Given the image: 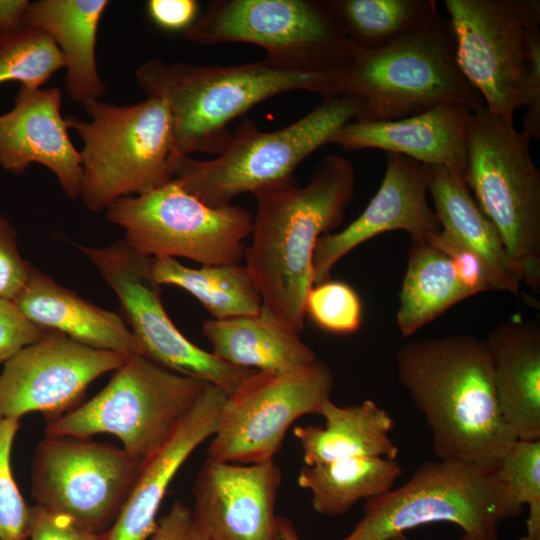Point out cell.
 I'll use <instances>...</instances> for the list:
<instances>
[{"label":"cell","instance_id":"obj_44","mask_svg":"<svg viewBox=\"0 0 540 540\" xmlns=\"http://www.w3.org/2000/svg\"><path fill=\"white\" fill-rule=\"evenodd\" d=\"M184 540H211L203 532H201L193 523L191 524Z\"/></svg>","mask_w":540,"mask_h":540},{"label":"cell","instance_id":"obj_4","mask_svg":"<svg viewBox=\"0 0 540 540\" xmlns=\"http://www.w3.org/2000/svg\"><path fill=\"white\" fill-rule=\"evenodd\" d=\"M461 71L485 107L540 137V1L445 0Z\"/></svg>","mask_w":540,"mask_h":540},{"label":"cell","instance_id":"obj_41","mask_svg":"<svg viewBox=\"0 0 540 540\" xmlns=\"http://www.w3.org/2000/svg\"><path fill=\"white\" fill-rule=\"evenodd\" d=\"M191 524V510L182 502L175 501L168 513L158 521L150 540H184Z\"/></svg>","mask_w":540,"mask_h":540},{"label":"cell","instance_id":"obj_20","mask_svg":"<svg viewBox=\"0 0 540 540\" xmlns=\"http://www.w3.org/2000/svg\"><path fill=\"white\" fill-rule=\"evenodd\" d=\"M472 110L454 103L388 121H351L330 139L345 150L379 149L428 166H442L465 182Z\"/></svg>","mask_w":540,"mask_h":540},{"label":"cell","instance_id":"obj_37","mask_svg":"<svg viewBox=\"0 0 540 540\" xmlns=\"http://www.w3.org/2000/svg\"><path fill=\"white\" fill-rule=\"evenodd\" d=\"M16 237L10 220L0 214V299L11 302L24 290L31 265L20 256Z\"/></svg>","mask_w":540,"mask_h":540},{"label":"cell","instance_id":"obj_36","mask_svg":"<svg viewBox=\"0 0 540 540\" xmlns=\"http://www.w3.org/2000/svg\"><path fill=\"white\" fill-rule=\"evenodd\" d=\"M452 260L460 281L472 295L492 290L508 291L500 276L478 254L442 231L428 239Z\"/></svg>","mask_w":540,"mask_h":540},{"label":"cell","instance_id":"obj_39","mask_svg":"<svg viewBox=\"0 0 540 540\" xmlns=\"http://www.w3.org/2000/svg\"><path fill=\"white\" fill-rule=\"evenodd\" d=\"M92 533L63 514L32 506L28 540H99Z\"/></svg>","mask_w":540,"mask_h":540},{"label":"cell","instance_id":"obj_14","mask_svg":"<svg viewBox=\"0 0 540 540\" xmlns=\"http://www.w3.org/2000/svg\"><path fill=\"white\" fill-rule=\"evenodd\" d=\"M142 465L122 447L45 437L34 452L32 498L36 506L101 535L120 514Z\"/></svg>","mask_w":540,"mask_h":540},{"label":"cell","instance_id":"obj_43","mask_svg":"<svg viewBox=\"0 0 540 540\" xmlns=\"http://www.w3.org/2000/svg\"><path fill=\"white\" fill-rule=\"evenodd\" d=\"M278 528L281 540H302L289 518L278 516Z\"/></svg>","mask_w":540,"mask_h":540},{"label":"cell","instance_id":"obj_17","mask_svg":"<svg viewBox=\"0 0 540 540\" xmlns=\"http://www.w3.org/2000/svg\"><path fill=\"white\" fill-rule=\"evenodd\" d=\"M281 478L274 460L207 458L193 486L192 523L211 540H281L275 514Z\"/></svg>","mask_w":540,"mask_h":540},{"label":"cell","instance_id":"obj_31","mask_svg":"<svg viewBox=\"0 0 540 540\" xmlns=\"http://www.w3.org/2000/svg\"><path fill=\"white\" fill-rule=\"evenodd\" d=\"M348 40L376 50L415 31L439 11L435 0H327Z\"/></svg>","mask_w":540,"mask_h":540},{"label":"cell","instance_id":"obj_26","mask_svg":"<svg viewBox=\"0 0 540 540\" xmlns=\"http://www.w3.org/2000/svg\"><path fill=\"white\" fill-rule=\"evenodd\" d=\"M325 426H297L305 465L353 457H383L396 460L399 449L390 437L394 420L387 410L367 399L353 406L327 400L321 411Z\"/></svg>","mask_w":540,"mask_h":540},{"label":"cell","instance_id":"obj_12","mask_svg":"<svg viewBox=\"0 0 540 540\" xmlns=\"http://www.w3.org/2000/svg\"><path fill=\"white\" fill-rule=\"evenodd\" d=\"M106 219L124 230L123 242L137 254L224 265L243 260L253 215L237 205L208 206L171 180L118 199L106 209Z\"/></svg>","mask_w":540,"mask_h":540},{"label":"cell","instance_id":"obj_42","mask_svg":"<svg viewBox=\"0 0 540 540\" xmlns=\"http://www.w3.org/2000/svg\"><path fill=\"white\" fill-rule=\"evenodd\" d=\"M27 0H0V35L23 27Z\"/></svg>","mask_w":540,"mask_h":540},{"label":"cell","instance_id":"obj_29","mask_svg":"<svg viewBox=\"0 0 540 540\" xmlns=\"http://www.w3.org/2000/svg\"><path fill=\"white\" fill-rule=\"evenodd\" d=\"M402 475L397 460L353 457L304 465L298 485L312 494V507L321 515L346 514L360 500L379 496L394 487Z\"/></svg>","mask_w":540,"mask_h":540},{"label":"cell","instance_id":"obj_5","mask_svg":"<svg viewBox=\"0 0 540 540\" xmlns=\"http://www.w3.org/2000/svg\"><path fill=\"white\" fill-rule=\"evenodd\" d=\"M340 95L363 102L357 121H388L454 103L473 112L485 107L460 69L454 32L438 13L386 47L367 50L350 42Z\"/></svg>","mask_w":540,"mask_h":540},{"label":"cell","instance_id":"obj_1","mask_svg":"<svg viewBox=\"0 0 540 540\" xmlns=\"http://www.w3.org/2000/svg\"><path fill=\"white\" fill-rule=\"evenodd\" d=\"M396 367L438 459L496 469L517 438L499 408L485 340L457 334L410 341L397 351Z\"/></svg>","mask_w":540,"mask_h":540},{"label":"cell","instance_id":"obj_35","mask_svg":"<svg viewBox=\"0 0 540 540\" xmlns=\"http://www.w3.org/2000/svg\"><path fill=\"white\" fill-rule=\"evenodd\" d=\"M19 419H0V539L28 540L31 508L13 476L11 453Z\"/></svg>","mask_w":540,"mask_h":540},{"label":"cell","instance_id":"obj_38","mask_svg":"<svg viewBox=\"0 0 540 540\" xmlns=\"http://www.w3.org/2000/svg\"><path fill=\"white\" fill-rule=\"evenodd\" d=\"M49 331L28 320L14 302L0 299V365Z\"/></svg>","mask_w":540,"mask_h":540},{"label":"cell","instance_id":"obj_7","mask_svg":"<svg viewBox=\"0 0 540 540\" xmlns=\"http://www.w3.org/2000/svg\"><path fill=\"white\" fill-rule=\"evenodd\" d=\"M522 512L496 469L438 459L422 463L400 487L366 500L362 517L341 540H390L439 522L455 524L470 540H499L500 525Z\"/></svg>","mask_w":540,"mask_h":540},{"label":"cell","instance_id":"obj_22","mask_svg":"<svg viewBox=\"0 0 540 540\" xmlns=\"http://www.w3.org/2000/svg\"><path fill=\"white\" fill-rule=\"evenodd\" d=\"M14 303L32 323L81 344L144 356L142 345L123 318L83 299L32 264L26 286Z\"/></svg>","mask_w":540,"mask_h":540},{"label":"cell","instance_id":"obj_32","mask_svg":"<svg viewBox=\"0 0 540 540\" xmlns=\"http://www.w3.org/2000/svg\"><path fill=\"white\" fill-rule=\"evenodd\" d=\"M62 68L63 55L47 33L23 26L0 35V84L18 81L38 89Z\"/></svg>","mask_w":540,"mask_h":540},{"label":"cell","instance_id":"obj_6","mask_svg":"<svg viewBox=\"0 0 540 540\" xmlns=\"http://www.w3.org/2000/svg\"><path fill=\"white\" fill-rule=\"evenodd\" d=\"M363 102L352 95L325 98L299 120L279 130L261 131L244 119L224 151L213 159L191 156L172 164V180L211 207L231 205L244 193L292 182L299 164L344 125L357 119Z\"/></svg>","mask_w":540,"mask_h":540},{"label":"cell","instance_id":"obj_10","mask_svg":"<svg viewBox=\"0 0 540 540\" xmlns=\"http://www.w3.org/2000/svg\"><path fill=\"white\" fill-rule=\"evenodd\" d=\"M206 385L132 355L98 394L52 420L45 437L111 434L144 464L169 440Z\"/></svg>","mask_w":540,"mask_h":540},{"label":"cell","instance_id":"obj_21","mask_svg":"<svg viewBox=\"0 0 540 540\" xmlns=\"http://www.w3.org/2000/svg\"><path fill=\"white\" fill-rule=\"evenodd\" d=\"M227 395L217 386H205L169 440L142 465L120 514L99 540H150L170 483L193 451L214 435Z\"/></svg>","mask_w":540,"mask_h":540},{"label":"cell","instance_id":"obj_34","mask_svg":"<svg viewBox=\"0 0 540 540\" xmlns=\"http://www.w3.org/2000/svg\"><path fill=\"white\" fill-rule=\"evenodd\" d=\"M305 312L321 329L334 334H352L362 323V302L349 284L327 280L313 285L307 294Z\"/></svg>","mask_w":540,"mask_h":540},{"label":"cell","instance_id":"obj_13","mask_svg":"<svg viewBox=\"0 0 540 540\" xmlns=\"http://www.w3.org/2000/svg\"><path fill=\"white\" fill-rule=\"evenodd\" d=\"M333 385L332 369L318 358L290 372H252L227 395L207 458L238 464L274 460L294 421L321 415Z\"/></svg>","mask_w":540,"mask_h":540},{"label":"cell","instance_id":"obj_46","mask_svg":"<svg viewBox=\"0 0 540 540\" xmlns=\"http://www.w3.org/2000/svg\"><path fill=\"white\" fill-rule=\"evenodd\" d=\"M518 540H540V537H531L525 534L524 536L520 537Z\"/></svg>","mask_w":540,"mask_h":540},{"label":"cell","instance_id":"obj_28","mask_svg":"<svg viewBox=\"0 0 540 540\" xmlns=\"http://www.w3.org/2000/svg\"><path fill=\"white\" fill-rule=\"evenodd\" d=\"M471 294L450 257L430 240L411 241L396 323L409 337Z\"/></svg>","mask_w":540,"mask_h":540},{"label":"cell","instance_id":"obj_2","mask_svg":"<svg viewBox=\"0 0 540 540\" xmlns=\"http://www.w3.org/2000/svg\"><path fill=\"white\" fill-rule=\"evenodd\" d=\"M352 162L340 155L322 158L309 182L265 187L257 200L251 240L244 257L262 306L301 333L305 301L313 286L318 239L340 226L355 192Z\"/></svg>","mask_w":540,"mask_h":540},{"label":"cell","instance_id":"obj_25","mask_svg":"<svg viewBox=\"0 0 540 540\" xmlns=\"http://www.w3.org/2000/svg\"><path fill=\"white\" fill-rule=\"evenodd\" d=\"M202 335L216 357L239 368L284 373L317 359L297 330L263 306L254 316L205 320Z\"/></svg>","mask_w":540,"mask_h":540},{"label":"cell","instance_id":"obj_9","mask_svg":"<svg viewBox=\"0 0 540 540\" xmlns=\"http://www.w3.org/2000/svg\"><path fill=\"white\" fill-rule=\"evenodd\" d=\"M530 139L513 119L483 107L472 112L465 183L497 229L522 281L540 285V171Z\"/></svg>","mask_w":540,"mask_h":540},{"label":"cell","instance_id":"obj_27","mask_svg":"<svg viewBox=\"0 0 540 540\" xmlns=\"http://www.w3.org/2000/svg\"><path fill=\"white\" fill-rule=\"evenodd\" d=\"M428 170V192L441 231L484 259L504 281L508 292L517 295L522 282L521 272L466 183L442 166H428Z\"/></svg>","mask_w":540,"mask_h":540},{"label":"cell","instance_id":"obj_8","mask_svg":"<svg viewBox=\"0 0 540 540\" xmlns=\"http://www.w3.org/2000/svg\"><path fill=\"white\" fill-rule=\"evenodd\" d=\"M83 106L89 121L65 119L82 139L80 197L90 211L172 180V122L165 102L147 97L129 106L101 100Z\"/></svg>","mask_w":540,"mask_h":540},{"label":"cell","instance_id":"obj_19","mask_svg":"<svg viewBox=\"0 0 540 540\" xmlns=\"http://www.w3.org/2000/svg\"><path fill=\"white\" fill-rule=\"evenodd\" d=\"M61 103L58 88H20L13 108L0 115V167L20 175L33 163L43 165L55 174L66 196L76 199L82 185L81 158Z\"/></svg>","mask_w":540,"mask_h":540},{"label":"cell","instance_id":"obj_23","mask_svg":"<svg viewBox=\"0 0 540 540\" xmlns=\"http://www.w3.org/2000/svg\"><path fill=\"white\" fill-rule=\"evenodd\" d=\"M502 416L519 440H540V328L513 320L485 339Z\"/></svg>","mask_w":540,"mask_h":540},{"label":"cell","instance_id":"obj_18","mask_svg":"<svg viewBox=\"0 0 540 540\" xmlns=\"http://www.w3.org/2000/svg\"><path fill=\"white\" fill-rule=\"evenodd\" d=\"M428 166L388 153L385 174L362 213L344 229L322 235L313 256V285L330 279L334 266L364 242L403 230L411 241L428 240L441 231L428 201Z\"/></svg>","mask_w":540,"mask_h":540},{"label":"cell","instance_id":"obj_30","mask_svg":"<svg viewBox=\"0 0 540 540\" xmlns=\"http://www.w3.org/2000/svg\"><path fill=\"white\" fill-rule=\"evenodd\" d=\"M152 273L160 285L180 287L210 313L223 320L257 315L262 300L245 265L187 267L175 258H153Z\"/></svg>","mask_w":540,"mask_h":540},{"label":"cell","instance_id":"obj_16","mask_svg":"<svg viewBox=\"0 0 540 540\" xmlns=\"http://www.w3.org/2000/svg\"><path fill=\"white\" fill-rule=\"evenodd\" d=\"M129 355L96 349L49 331L11 357L0 374V419L41 412L58 418L88 386L117 370Z\"/></svg>","mask_w":540,"mask_h":540},{"label":"cell","instance_id":"obj_33","mask_svg":"<svg viewBox=\"0 0 540 540\" xmlns=\"http://www.w3.org/2000/svg\"><path fill=\"white\" fill-rule=\"evenodd\" d=\"M496 470L514 503L528 507L526 534L540 537V440L517 439Z\"/></svg>","mask_w":540,"mask_h":540},{"label":"cell","instance_id":"obj_11","mask_svg":"<svg viewBox=\"0 0 540 540\" xmlns=\"http://www.w3.org/2000/svg\"><path fill=\"white\" fill-rule=\"evenodd\" d=\"M184 37L257 45L269 62L296 72L343 70L351 60L350 41L327 0H214Z\"/></svg>","mask_w":540,"mask_h":540},{"label":"cell","instance_id":"obj_40","mask_svg":"<svg viewBox=\"0 0 540 540\" xmlns=\"http://www.w3.org/2000/svg\"><path fill=\"white\" fill-rule=\"evenodd\" d=\"M199 3L195 0H150L149 18L161 29L180 31L189 28L198 18Z\"/></svg>","mask_w":540,"mask_h":540},{"label":"cell","instance_id":"obj_47","mask_svg":"<svg viewBox=\"0 0 540 540\" xmlns=\"http://www.w3.org/2000/svg\"><path fill=\"white\" fill-rule=\"evenodd\" d=\"M1 540V539H0Z\"/></svg>","mask_w":540,"mask_h":540},{"label":"cell","instance_id":"obj_15","mask_svg":"<svg viewBox=\"0 0 540 540\" xmlns=\"http://www.w3.org/2000/svg\"><path fill=\"white\" fill-rule=\"evenodd\" d=\"M75 246L117 295L123 317L145 357L227 394L255 371L230 365L183 335L162 304L161 285L152 273L153 258L133 252L123 240L105 247Z\"/></svg>","mask_w":540,"mask_h":540},{"label":"cell","instance_id":"obj_45","mask_svg":"<svg viewBox=\"0 0 540 540\" xmlns=\"http://www.w3.org/2000/svg\"><path fill=\"white\" fill-rule=\"evenodd\" d=\"M390 540H412V539H409L408 537H406L403 534V535L397 536L395 538H392ZM454 540H470V539L467 536H465L464 534H462L459 538L454 539Z\"/></svg>","mask_w":540,"mask_h":540},{"label":"cell","instance_id":"obj_24","mask_svg":"<svg viewBox=\"0 0 540 540\" xmlns=\"http://www.w3.org/2000/svg\"><path fill=\"white\" fill-rule=\"evenodd\" d=\"M107 0H38L30 2L23 26L47 33L63 55L65 88L84 105L105 92L96 64V38Z\"/></svg>","mask_w":540,"mask_h":540},{"label":"cell","instance_id":"obj_3","mask_svg":"<svg viewBox=\"0 0 540 540\" xmlns=\"http://www.w3.org/2000/svg\"><path fill=\"white\" fill-rule=\"evenodd\" d=\"M343 70L296 72L267 59L211 66L150 59L136 69L135 78L147 97L158 98L168 107L172 167L193 153L220 155L232 138L227 125L270 97L295 90L324 98L339 96Z\"/></svg>","mask_w":540,"mask_h":540}]
</instances>
